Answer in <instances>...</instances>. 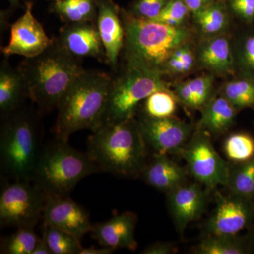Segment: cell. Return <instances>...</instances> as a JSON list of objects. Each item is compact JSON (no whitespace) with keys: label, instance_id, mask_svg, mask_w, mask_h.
<instances>
[{"label":"cell","instance_id":"1","mask_svg":"<svg viewBox=\"0 0 254 254\" xmlns=\"http://www.w3.org/2000/svg\"><path fill=\"white\" fill-rule=\"evenodd\" d=\"M92 132L87 154L100 172L123 177L141 175L148 148L137 120L103 122Z\"/></svg>","mask_w":254,"mask_h":254},{"label":"cell","instance_id":"2","mask_svg":"<svg viewBox=\"0 0 254 254\" xmlns=\"http://www.w3.org/2000/svg\"><path fill=\"white\" fill-rule=\"evenodd\" d=\"M113 78L107 73L85 70L58 103L53 127L55 138L68 141L75 132L94 131L103 122Z\"/></svg>","mask_w":254,"mask_h":254},{"label":"cell","instance_id":"3","mask_svg":"<svg viewBox=\"0 0 254 254\" xmlns=\"http://www.w3.org/2000/svg\"><path fill=\"white\" fill-rule=\"evenodd\" d=\"M27 86L28 98L42 111L57 109L68 88L85 71L79 58L68 53L58 41L20 66Z\"/></svg>","mask_w":254,"mask_h":254},{"label":"cell","instance_id":"4","mask_svg":"<svg viewBox=\"0 0 254 254\" xmlns=\"http://www.w3.org/2000/svg\"><path fill=\"white\" fill-rule=\"evenodd\" d=\"M125 32V58L164 75L170 57L179 47L189 43L191 31L186 26H172L154 20L136 17L121 9Z\"/></svg>","mask_w":254,"mask_h":254},{"label":"cell","instance_id":"5","mask_svg":"<svg viewBox=\"0 0 254 254\" xmlns=\"http://www.w3.org/2000/svg\"><path fill=\"white\" fill-rule=\"evenodd\" d=\"M1 118V170L12 180L32 181L42 149L38 119L31 110L23 106Z\"/></svg>","mask_w":254,"mask_h":254},{"label":"cell","instance_id":"6","mask_svg":"<svg viewBox=\"0 0 254 254\" xmlns=\"http://www.w3.org/2000/svg\"><path fill=\"white\" fill-rule=\"evenodd\" d=\"M98 172L87 153L55 138L42 148L32 181L48 197L66 196L83 178Z\"/></svg>","mask_w":254,"mask_h":254},{"label":"cell","instance_id":"7","mask_svg":"<svg viewBox=\"0 0 254 254\" xmlns=\"http://www.w3.org/2000/svg\"><path fill=\"white\" fill-rule=\"evenodd\" d=\"M163 76L158 71L126 61L123 71L113 78L102 123L134 118L140 103L153 92L168 88Z\"/></svg>","mask_w":254,"mask_h":254},{"label":"cell","instance_id":"8","mask_svg":"<svg viewBox=\"0 0 254 254\" xmlns=\"http://www.w3.org/2000/svg\"><path fill=\"white\" fill-rule=\"evenodd\" d=\"M48 196L33 181L14 180L0 195L1 227H33L43 218Z\"/></svg>","mask_w":254,"mask_h":254},{"label":"cell","instance_id":"9","mask_svg":"<svg viewBox=\"0 0 254 254\" xmlns=\"http://www.w3.org/2000/svg\"><path fill=\"white\" fill-rule=\"evenodd\" d=\"M190 175L211 190L226 185L230 165L219 155L207 132L195 130L181 152Z\"/></svg>","mask_w":254,"mask_h":254},{"label":"cell","instance_id":"10","mask_svg":"<svg viewBox=\"0 0 254 254\" xmlns=\"http://www.w3.org/2000/svg\"><path fill=\"white\" fill-rule=\"evenodd\" d=\"M137 121L148 149L154 155L181 154L193 133L191 125L173 116L154 118L143 115Z\"/></svg>","mask_w":254,"mask_h":254},{"label":"cell","instance_id":"11","mask_svg":"<svg viewBox=\"0 0 254 254\" xmlns=\"http://www.w3.org/2000/svg\"><path fill=\"white\" fill-rule=\"evenodd\" d=\"M215 203L213 214L205 222L207 235H238L253 219L254 210L250 199L216 192Z\"/></svg>","mask_w":254,"mask_h":254},{"label":"cell","instance_id":"12","mask_svg":"<svg viewBox=\"0 0 254 254\" xmlns=\"http://www.w3.org/2000/svg\"><path fill=\"white\" fill-rule=\"evenodd\" d=\"M47 36L41 23L33 14V3H26L24 14L11 26V36L7 46L1 48L5 57L21 55L31 58L41 54L53 43Z\"/></svg>","mask_w":254,"mask_h":254},{"label":"cell","instance_id":"13","mask_svg":"<svg viewBox=\"0 0 254 254\" xmlns=\"http://www.w3.org/2000/svg\"><path fill=\"white\" fill-rule=\"evenodd\" d=\"M42 220L79 240L93 230L88 212L68 195L48 197Z\"/></svg>","mask_w":254,"mask_h":254},{"label":"cell","instance_id":"14","mask_svg":"<svg viewBox=\"0 0 254 254\" xmlns=\"http://www.w3.org/2000/svg\"><path fill=\"white\" fill-rule=\"evenodd\" d=\"M209 192L200 184L185 183L167 193L169 210L180 234L204 213Z\"/></svg>","mask_w":254,"mask_h":254},{"label":"cell","instance_id":"15","mask_svg":"<svg viewBox=\"0 0 254 254\" xmlns=\"http://www.w3.org/2000/svg\"><path fill=\"white\" fill-rule=\"evenodd\" d=\"M96 24L104 48L105 62L115 70L125 41L121 8L113 0H96Z\"/></svg>","mask_w":254,"mask_h":254},{"label":"cell","instance_id":"16","mask_svg":"<svg viewBox=\"0 0 254 254\" xmlns=\"http://www.w3.org/2000/svg\"><path fill=\"white\" fill-rule=\"evenodd\" d=\"M57 39L68 53L81 59L85 57L105 60L104 48L96 23H65Z\"/></svg>","mask_w":254,"mask_h":254},{"label":"cell","instance_id":"17","mask_svg":"<svg viewBox=\"0 0 254 254\" xmlns=\"http://www.w3.org/2000/svg\"><path fill=\"white\" fill-rule=\"evenodd\" d=\"M137 215L130 211L124 212L113 218L93 225L92 235L103 247L116 251L127 249L135 251L138 244L135 239Z\"/></svg>","mask_w":254,"mask_h":254},{"label":"cell","instance_id":"18","mask_svg":"<svg viewBox=\"0 0 254 254\" xmlns=\"http://www.w3.org/2000/svg\"><path fill=\"white\" fill-rule=\"evenodd\" d=\"M197 61L213 74L226 76L235 70V57L230 40L224 35L206 38L198 46Z\"/></svg>","mask_w":254,"mask_h":254},{"label":"cell","instance_id":"19","mask_svg":"<svg viewBox=\"0 0 254 254\" xmlns=\"http://www.w3.org/2000/svg\"><path fill=\"white\" fill-rule=\"evenodd\" d=\"M143 180L150 186L168 193L186 183L187 171L167 155H154L143 169Z\"/></svg>","mask_w":254,"mask_h":254},{"label":"cell","instance_id":"20","mask_svg":"<svg viewBox=\"0 0 254 254\" xmlns=\"http://www.w3.org/2000/svg\"><path fill=\"white\" fill-rule=\"evenodd\" d=\"M28 98L27 86L21 68H15L7 60H3L0 68V112L1 117L22 106Z\"/></svg>","mask_w":254,"mask_h":254},{"label":"cell","instance_id":"21","mask_svg":"<svg viewBox=\"0 0 254 254\" xmlns=\"http://www.w3.org/2000/svg\"><path fill=\"white\" fill-rule=\"evenodd\" d=\"M237 110L225 97L213 96L201 109L195 130L220 135L228 131L235 123Z\"/></svg>","mask_w":254,"mask_h":254},{"label":"cell","instance_id":"22","mask_svg":"<svg viewBox=\"0 0 254 254\" xmlns=\"http://www.w3.org/2000/svg\"><path fill=\"white\" fill-rule=\"evenodd\" d=\"M213 76L205 75L177 83L173 93L180 103L193 110H200L213 98Z\"/></svg>","mask_w":254,"mask_h":254},{"label":"cell","instance_id":"23","mask_svg":"<svg viewBox=\"0 0 254 254\" xmlns=\"http://www.w3.org/2000/svg\"><path fill=\"white\" fill-rule=\"evenodd\" d=\"M50 11L65 23H96V0H59L50 6Z\"/></svg>","mask_w":254,"mask_h":254},{"label":"cell","instance_id":"24","mask_svg":"<svg viewBox=\"0 0 254 254\" xmlns=\"http://www.w3.org/2000/svg\"><path fill=\"white\" fill-rule=\"evenodd\" d=\"M193 16L195 24L207 38L221 35L228 26L227 6L225 1L220 0L193 13Z\"/></svg>","mask_w":254,"mask_h":254},{"label":"cell","instance_id":"25","mask_svg":"<svg viewBox=\"0 0 254 254\" xmlns=\"http://www.w3.org/2000/svg\"><path fill=\"white\" fill-rule=\"evenodd\" d=\"M226 186L233 194L254 198V158L230 168Z\"/></svg>","mask_w":254,"mask_h":254},{"label":"cell","instance_id":"26","mask_svg":"<svg viewBox=\"0 0 254 254\" xmlns=\"http://www.w3.org/2000/svg\"><path fill=\"white\" fill-rule=\"evenodd\" d=\"M197 254H244L247 247L238 235H207L195 249Z\"/></svg>","mask_w":254,"mask_h":254},{"label":"cell","instance_id":"27","mask_svg":"<svg viewBox=\"0 0 254 254\" xmlns=\"http://www.w3.org/2000/svg\"><path fill=\"white\" fill-rule=\"evenodd\" d=\"M220 95L225 97L237 110L254 107V81L245 77L227 82Z\"/></svg>","mask_w":254,"mask_h":254},{"label":"cell","instance_id":"28","mask_svg":"<svg viewBox=\"0 0 254 254\" xmlns=\"http://www.w3.org/2000/svg\"><path fill=\"white\" fill-rule=\"evenodd\" d=\"M178 102L175 93L168 88L153 92L143 101V115L150 118L173 117Z\"/></svg>","mask_w":254,"mask_h":254},{"label":"cell","instance_id":"29","mask_svg":"<svg viewBox=\"0 0 254 254\" xmlns=\"http://www.w3.org/2000/svg\"><path fill=\"white\" fill-rule=\"evenodd\" d=\"M40 239L33 227H18L14 233L1 241V254H32Z\"/></svg>","mask_w":254,"mask_h":254},{"label":"cell","instance_id":"30","mask_svg":"<svg viewBox=\"0 0 254 254\" xmlns=\"http://www.w3.org/2000/svg\"><path fill=\"white\" fill-rule=\"evenodd\" d=\"M45 237L53 254H78L83 248L79 239L59 229L43 224Z\"/></svg>","mask_w":254,"mask_h":254},{"label":"cell","instance_id":"31","mask_svg":"<svg viewBox=\"0 0 254 254\" xmlns=\"http://www.w3.org/2000/svg\"><path fill=\"white\" fill-rule=\"evenodd\" d=\"M224 150L235 163L247 161L254 158V138L248 133H233L225 140Z\"/></svg>","mask_w":254,"mask_h":254},{"label":"cell","instance_id":"32","mask_svg":"<svg viewBox=\"0 0 254 254\" xmlns=\"http://www.w3.org/2000/svg\"><path fill=\"white\" fill-rule=\"evenodd\" d=\"M236 60L242 77L254 81V34L245 36L239 45Z\"/></svg>","mask_w":254,"mask_h":254},{"label":"cell","instance_id":"33","mask_svg":"<svg viewBox=\"0 0 254 254\" xmlns=\"http://www.w3.org/2000/svg\"><path fill=\"white\" fill-rule=\"evenodd\" d=\"M190 12L184 0H170L161 14L154 21L172 26H182L190 16Z\"/></svg>","mask_w":254,"mask_h":254},{"label":"cell","instance_id":"34","mask_svg":"<svg viewBox=\"0 0 254 254\" xmlns=\"http://www.w3.org/2000/svg\"><path fill=\"white\" fill-rule=\"evenodd\" d=\"M170 0H133L129 12L136 17L155 20L161 14Z\"/></svg>","mask_w":254,"mask_h":254},{"label":"cell","instance_id":"35","mask_svg":"<svg viewBox=\"0 0 254 254\" xmlns=\"http://www.w3.org/2000/svg\"><path fill=\"white\" fill-rule=\"evenodd\" d=\"M229 6L234 13L246 22L254 20V0H228Z\"/></svg>","mask_w":254,"mask_h":254},{"label":"cell","instance_id":"36","mask_svg":"<svg viewBox=\"0 0 254 254\" xmlns=\"http://www.w3.org/2000/svg\"><path fill=\"white\" fill-rule=\"evenodd\" d=\"M173 53L183 63L187 73L190 72L194 68L195 64L198 63L196 54L193 53L190 43H185L179 47Z\"/></svg>","mask_w":254,"mask_h":254},{"label":"cell","instance_id":"37","mask_svg":"<svg viewBox=\"0 0 254 254\" xmlns=\"http://www.w3.org/2000/svg\"><path fill=\"white\" fill-rule=\"evenodd\" d=\"M175 250L173 245L169 242H155L145 249L143 254H170L173 253Z\"/></svg>","mask_w":254,"mask_h":254},{"label":"cell","instance_id":"38","mask_svg":"<svg viewBox=\"0 0 254 254\" xmlns=\"http://www.w3.org/2000/svg\"><path fill=\"white\" fill-rule=\"evenodd\" d=\"M192 14L199 11L216 0H184Z\"/></svg>","mask_w":254,"mask_h":254},{"label":"cell","instance_id":"39","mask_svg":"<svg viewBox=\"0 0 254 254\" xmlns=\"http://www.w3.org/2000/svg\"><path fill=\"white\" fill-rule=\"evenodd\" d=\"M101 248H95V247H91V248H82L78 254H111L115 252L113 249L110 247H103Z\"/></svg>","mask_w":254,"mask_h":254},{"label":"cell","instance_id":"40","mask_svg":"<svg viewBox=\"0 0 254 254\" xmlns=\"http://www.w3.org/2000/svg\"><path fill=\"white\" fill-rule=\"evenodd\" d=\"M32 254H53L44 236L40 239Z\"/></svg>","mask_w":254,"mask_h":254},{"label":"cell","instance_id":"41","mask_svg":"<svg viewBox=\"0 0 254 254\" xmlns=\"http://www.w3.org/2000/svg\"><path fill=\"white\" fill-rule=\"evenodd\" d=\"M6 1H9L10 4H11L13 7H18V6H21L19 0H6Z\"/></svg>","mask_w":254,"mask_h":254},{"label":"cell","instance_id":"42","mask_svg":"<svg viewBox=\"0 0 254 254\" xmlns=\"http://www.w3.org/2000/svg\"><path fill=\"white\" fill-rule=\"evenodd\" d=\"M220 1H227L228 0H220Z\"/></svg>","mask_w":254,"mask_h":254},{"label":"cell","instance_id":"43","mask_svg":"<svg viewBox=\"0 0 254 254\" xmlns=\"http://www.w3.org/2000/svg\"><path fill=\"white\" fill-rule=\"evenodd\" d=\"M52 1H59V0H52Z\"/></svg>","mask_w":254,"mask_h":254}]
</instances>
